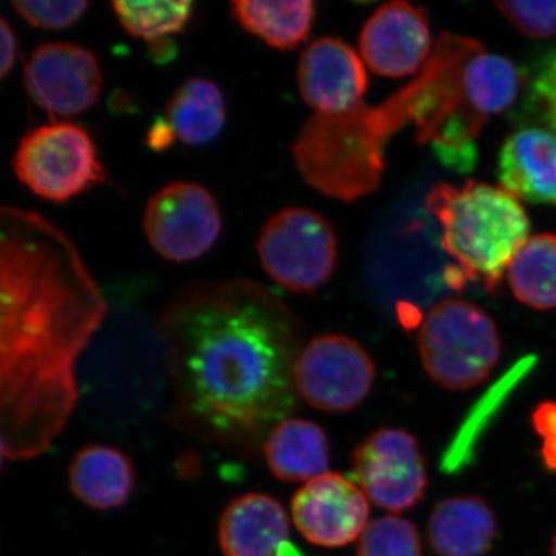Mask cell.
<instances>
[{"mask_svg": "<svg viewBox=\"0 0 556 556\" xmlns=\"http://www.w3.org/2000/svg\"><path fill=\"white\" fill-rule=\"evenodd\" d=\"M277 556H306L303 554L302 551H300L299 547H295L292 543H285L283 546L278 548V555Z\"/></svg>", "mask_w": 556, "mask_h": 556, "instance_id": "f546056e", "label": "cell"}, {"mask_svg": "<svg viewBox=\"0 0 556 556\" xmlns=\"http://www.w3.org/2000/svg\"><path fill=\"white\" fill-rule=\"evenodd\" d=\"M358 49L376 75L386 78L415 75L434 49L427 14L407 2L380 7L365 22Z\"/></svg>", "mask_w": 556, "mask_h": 556, "instance_id": "4fadbf2b", "label": "cell"}, {"mask_svg": "<svg viewBox=\"0 0 556 556\" xmlns=\"http://www.w3.org/2000/svg\"><path fill=\"white\" fill-rule=\"evenodd\" d=\"M503 189L527 203L556 206V138L547 129L525 127L504 141L497 159Z\"/></svg>", "mask_w": 556, "mask_h": 556, "instance_id": "2e32d148", "label": "cell"}, {"mask_svg": "<svg viewBox=\"0 0 556 556\" xmlns=\"http://www.w3.org/2000/svg\"><path fill=\"white\" fill-rule=\"evenodd\" d=\"M108 303L75 244L49 219L0 212V383L7 459L40 456L78 401L75 368Z\"/></svg>", "mask_w": 556, "mask_h": 556, "instance_id": "6da1fadb", "label": "cell"}, {"mask_svg": "<svg viewBox=\"0 0 556 556\" xmlns=\"http://www.w3.org/2000/svg\"><path fill=\"white\" fill-rule=\"evenodd\" d=\"M289 541V518L268 493L233 497L222 511L218 544L223 556H277Z\"/></svg>", "mask_w": 556, "mask_h": 556, "instance_id": "9a60e30c", "label": "cell"}, {"mask_svg": "<svg viewBox=\"0 0 556 556\" xmlns=\"http://www.w3.org/2000/svg\"><path fill=\"white\" fill-rule=\"evenodd\" d=\"M193 7L195 3L190 0H118L112 3L124 31L150 43L153 58L159 61L174 54L169 39L185 30Z\"/></svg>", "mask_w": 556, "mask_h": 556, "instance_id": "603a6c76", "label": "cell"}, {"mask_svg": "<svg viewBox=\"0 0 556 556\" xmlns=\"http://www.w3.org/2000/svg\"><path fill=\"white\" fill-rule=\"evenodd\" d=\"M90 3L84 0L68 2H40V0H16L11 3L17 16L33 28L40 30H64L83 17Z\"/></svg>", "mask_w": 556, "mask_h": 556, "instance_id": "484cf974", "label": "cell"}, {"mask_svg": "<svg viewBox=\"0 0 556 556\" xmlns=\"http://www.w3.org/2000/svg\"><path fill=\"white\" fill-rule=\"evenodd\" d=\"M427 208L441 226V243L456 260L450 287L482 281L486 291H500L504 273L529 240L525 207L506 189L468 179L460 188L438 185L428 192Z\"/></svg>", "mask_w": 556, "mask_h": 556, "instance_id": "3957f363", "label": "cell"}, {"mask_svg": "<svg viewBox=\"0 0 556 556\" xmlns=\"http://www.w3.org/2000/svg\"><path fill=\"white\" fill-rule=\"evenodd\" d=\"M390 101L343 113H314L292 142V159L309 188L351 203L379 188L388 139L404 127Z\"/></svg>", "mask_w": 556, "mask_h": 556, "instance_id": "277c9868", "label": "cell"}, {"mask_svg": "<svg viewBox=\"0 0 556 556\" xmlns=\"http://www.w3.org/2000/svg\"><path fill=\"white\" fill-rule=\"evenodd\" d=\"M0 78H7L17 56V40L9 22L0 20Z\"/></svg>", "mask_w": 556, "mask_h": 556, "instance_id": "f1b7e54d", "label": "cell"}, {"mask_svg": "<svg viewBox=\"0 0 556 556\" xmlns=\"http://www.w3.org/2000/svg\"><path fill=\"white\" fill-rule=\"evenodd\" d=\"M511 292L533 309L556 308V236L538 233L526 241L507 269Z\"/></svg>", "mask_w": 556, "mask_h": 556, "instance_id": "cb8c5ba5", "label": "cell"}, {"mask_svg": "<svg viewBox=\"0 0 556 556\" xmlns=\"http://www.w3.org/2000/svg\"><path fill=\"white\" fill-rule=\"evenodd\" d=\"M230 10L243 30L281 51L295 50L305 42L316 17V3L311 0H237Z\"/></svg>", "mask_w": 556, "mask_h": 556, "instance_id": "44dd1931", "label": "cell"}, {"mask_svg": "<svg viewBox=\"0 0 556 556\" xmlns=\"http://www.w3.org/2000/svg\"><path fill=\"white\" fill-rule=\"evenodd\" d=\"M356 556H424L422 543L412 521L383 517L369 522L358 538Z\"/></svg>", "mask_w": 556, "mask_h": 556, "instance_id": "d4e9b609", "label": "cell"}, {"mask_svg": "<svg viewBox=\"0 0 556 556\" xmlns=\"http://www.w3.org/2000/svg\"><path fill=\"white\" fill-rule=\"evenodd\" d=\"M137 470L134 460L119 448L86 445L73 456L68 466L72 495L94 510H115L134 495Z\"/></svg>", "mask_w": 556, "mask_h": 556, "instance_id": "e0dca14e", "label": "cell"}, {"mask_svg": "<svg viewBox=\"0 0 556 556\" xmlns=\"http://www.w3.org/2000/svg\"><path fill=\"white\" fill-rule=\"evenodd\" d=\"M182 404L219 437L254 441L295 408L298 321L254 281L185 289L164 311Z\"/></svg>", "mask_w": 556, "mask_h": 556, "instance_id": "7a4b0ae2", "label": "cell"}, {"mask_svg": "<svg viewBox=\"0 0 556 556\" xmlns=\"http://www.w3.org/2000/svg\"><path fill=\"white\" fill-rule=\"evenodd\" d=\"M521 70L507 58L489 54L484 47L464 65L463 84L467 104L482 119L506 112L521 89Z\"/></svg>", "mask_w": 556, "mask_h": 556, "instance_id": "7402d4cb", "label": "cell"}, {"mask_svg": "<svg viewBox=\"0 0 556 556\" xmlns=\"http://www.w3.org/2000/svg\"><path fill=\"white\" fill-rule=\"evenodd\" d=\"M353 477L372 504L399 514L426 496V457L419 442L401 428H379L351 456Z\"/></svg>", "mask_w": 556, "mask_h": 556, "instance_id": "30bf717a", "label": "cell"}, {"mask_svg": "<svg viewBox=\"0 0 556 556\" xmlns=\"http://www.w3.org/2000/svg\"><path fill=\"white\" fill-rule=\"evenodd\" d=\"M511 25L535 39L556 36V2H496Z\"/></svg>", "mask_w": 556, "mask_h": 556, "instance_id": "4316f807", "label": "cell"}, {"mask_svg": "<svg viewBox=\"0 0 556 556\" xmlns=\"http://www.w3.org/2000/svg\"><path fill=\"white\" fill-rule=\"evenodd\" d=\"M257 252L262 268L278 287L314 292L334 274L338 237L313 208L285 207L263 226Z\"/></svg>", "mask_w": 556, "mask_h": 556, "instance_id": "52a82bcc", "label": "cell"}, {"mask_svg": "<svg viewBox=\"0 0 556 556\" xmlns=\"http://www.w3.org/2000/svg\"><path fill=\"white\" fill-rule=\"evenodd\" d=\"M291 517L300 535L314 546L345 547L369 525L368 497L343 475L325 473L295 492Z\"/></svg>", "mask_w": 556, "mask_h": 556, "instance_id": "7c38bea8", "label": "cell"}, {"mask_svg": "<svg viewBox=\"0 0 556 556\" xmlns=\"http://www.w3.org/2000/svg\"><path fill=\"white\" fill-rule=\"evenodd\" d=\"M375 379L371 356L346 336L311 339L300 350L294 365L299 396L320 412H353L371 393Z\"/></svg>", "mask_w": 556, "mask_h": 556, "instance_id": "ba28073f", "label": "cell"}, {"mask_svg": "<svg viewBox=\"0 0 556 556\" xmlns=\"http://www.w3.org/2000/svg\"><path fill=\"white\" fill-rule=\"evenodd\" d=\"M299 90L316 113H343L362 104L368 89L367 70L342 39L325 36L311 42L299 62Z\"/></svg>", "mask_w": 556, "mask_h": 556, "instance_id": "5bb4252c", "label": "cell"}, {"mask_svg": "<svg viewBox=\"0 0 556 556\" xmlns=\"http://www.w3.org/2000/svg\"><path fill=\"white\" fill-rule=\"evenodd\" d=\"M532 426L543 441L541 457L548 471H556V402L538 404L532 413Z\"/></svg>", "mask_w": 556, "mask_h": 556, "instance_id": "83f0119b", "label": "cell"}, {"mask_svg": "<svg viewBox=\"0 0 556 556\" xmlns=\"http://www.w3.org/2000/svg\"><path fill=\"white\" fill-rule=\"evenodd\" d=\"M551 554H552V556H556V533L554 535V540H552Z\"/></svg>", "mask_w": 556, "mask_h": 556, "instance_id": "4dcf8cb0", "label": "cell"}, {"mask_svg": "<svg viewBox=\"0 0 556 556\" xmlns=\"http://www.w3.org/2000/svg\"><path fill=\"white\" fill-rule=\"evenodd\" d=\"M263 453L274 478L288 484L309 482L328 473V437L313 420H281L266 437Z\"/></svg>", "mask_w": 556, "mask_h": 556, "instance_id": "d6986e66", "label": "cell"}, {"mask_svg": "<svg viewBox=\"0 0 556 556\" xmlns=\"http://www.w3.org/2000/svg\"><path fill=\"white\" fill-rule=\"evenodd\" d=\"M142 226L156 254L169 262L186 263L214 247L222 233V215L206 188L177 181L150 197Z\"/></svg>", "mask_w": 556, "mask_h": 556, "instance_id": "9c48e42d", "label": "cell"}, {"mask_svg": "<svg viewBox=\"0 0 556 556\" xmlns=\"http://www.w3.org/2000/svg\"><path fill=\"white\" fill-rule=\"evenodd\" d=\"M13 169L25 188L51 203H67L105 181L93 138L73 123L46 124L25 134Z\"/></svg>", "mask_w": 556, "mask_h": 556, "instance_id": "8992f818", "label": "cell"}, {"mask_svg": "<svg viewBox=\"0 0 556 556\" xmlns=\"http://www.w3.org/2000/svg\"><path fill=\"white\" fill-rule=\"evenodd\" d=\"M420 361L439 387L466 391L490 378L501 358V339L493 318L460 299L437 303L417 336Z\"/></svg>", "mask_w": 556, "mask_h": 556, "instance_id": "5b68a950", "label": "cell"}, {"mask_svg": "<svg viewBox=\"0 0 556 556\" xmlns=\"http://www.w3.org/2000/svg\"><path fill=\"white\" fill-rule=\"evenodd\" d=\"M24 80L36 105L62 116L89 110L102 89L97 56L86 47L70 42L43 43L33 51Z\"/></svg>", "mask_w": 556, "mask_h": 556, "instance_id": "8fae6325", "label": "cell"}, {"mask_svg": "<svg viewBox=\"0 0 556 556\" xmlns=\"http://www.w3.org/2000/svg\"><path fill=\"white\" fill-rule=\"evenodd\" d=\"M496 532L492 507L473 495L441 501L431 511L427 526L428 541L438 556H486Z\"/></svg>", "mask_w": 556, "mask_h": 556, "instance_id": "ac0fdd59", "label": "cell"}, {"mask_svg": "<svg viewBox=\"0 0 556 556\" xmlns=\"http://www.w3.org/2000/svg\"><path fill=\"white\" fill-rule=\"evenodd\" d=\"M163 121L174 141L188 146L207 144L225 127V97L214 80L190 78L175 91Z\"/></svg>", "mask_w": 556, "mask_h": 556, "instance_id": "ffe728a7", "label": "cell"}]
</instances>
